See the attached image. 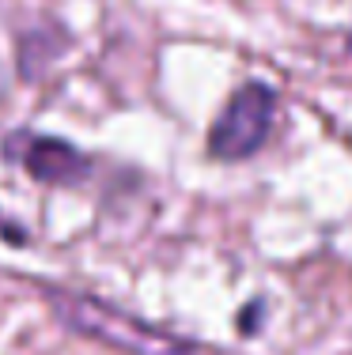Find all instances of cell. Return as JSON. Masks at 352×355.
<instances>
[{"instance_id":"obj_1","label":"cell","mask_w":352,"mask_h":355,"mask_svg":"<svg viewBox=\"0 0 352 355\" xmlns=\"http://www.w3.org/2000/svg\"><path fill=\"white\" fill-rule=\"evenodd\" d=\"M49 306L72 333L91 336V340L106 344L114 352H125V355H190L194 352L190 340H178L174 333H163V329L125 314V310H117L103 299H91V295L53 291Z\"/></svg>"},{"instance_id":"obj_2","label":"cell","mask_w":352,"mask_h":355,"mask_svg":"<svg viewBox=\"0 0 352 355\" xmlns=\"http://www.w3.org/2000/svg\"><path fill=\"white\" fill-rule=\"evenodd\" d=\"M273 117L276 91L262 80L242 83L208 129V155L220 163H242V159L258 155L273 132Z\"/></svg>"},{"instance_id":"obj_3","label":"cell","mask_w":352,"mask_h":355,"mask_svg":"<svg viewBox=\"0 0 352 355\" xmlns=\"http://www.w3.org/2000/svg\"><path fill=\"white\" fill-rule=\"evenodd\" d=\"M12 140L23 144V151H12V155H19L23 166L46 185H80L91 174V159L72 148L69 140L57 137H12Z\"/></svg>"},{"instance_id":"obj_4","label":"cell","mask_w":352,"mask_h":355,"mask_svg":"<svg viewBox=\"0 0 352 355\" xmlns=\"http://www.w3.org/2000/svg\"><path fill=\"white\" fill-rule=\"evenodd\" d=\"M262 314H265V302H262V299H254L246 310H242V318H239V329H242L246 336H254V333H258V325H262Z\"/></svg>"},{"instance_id":"obj_5","label":"cell","mask_w":352,"mask_h":355,"mask_svg":"<svg viewBox=\"0 0 352 355\" xmlns=\"http://www.w3.org/2000/svg\"><path fill=\"white\" fill-rule=\"evenodd\" d=\"M349 49H352V35H349Z\"/></svg>"}]
</instances>
